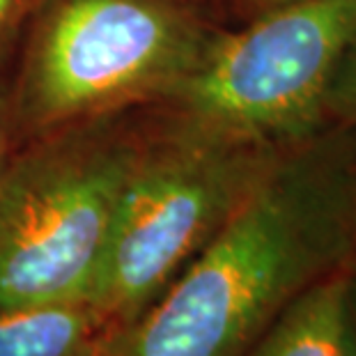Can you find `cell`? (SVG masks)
Here are the masks:
<instances>
[{"instance_id":"cell-1","label":"cell","mask_w":356,"mask_h":356,"mask_svg":"<svg viewBox=\"0 0 356 356\" xmlns=\"http://www.w3.org/2000/svg\"><path fill=\"white\" fill-rule=\"evenodd\" d=\"M356 131L278 159L230 221L97 356H244L301 292L356 255Z\"/></svg>"},{"instance_id":"cell-2","label":"cell","mask_w":356,"mask_h":356,"mask_svg":"<svg viewBox=\"0 0 356 356\" xmlns=\"http://www.w3.org/2000/svg\"><path fill=\"white\" fill-rule=\"evenodd\" d=\"M221 30L204 0H40L7 74L19 145L165 102Z\"/></svg>"},{"instance_id":"cell-3","label":"cell","mask_w":356,"mask_h":356,"mask_svg":"<svg viewBox=\"0 0 356 356\" xmlns=\"http://www.w3.org/2000/svg\"><path fill=\"white\" fill-rule=\"evenodd\" d=\"M290 147L230 138L147 106L88 297L106 329L152 304Z\"/></svg>"},{"instance_id":"cell-4","label":"cell","mask_w":356,"mask_h":356,"mask_svg":"<svg viewBox=\"0 0 356 356\" xmlns=\"http://www.w3.org/2000/svg\"><path fill=\"white\" fill-rule=\"evenodd\" d=\"M143 111L26 140L0 179V310L88 301Z\"/></svg>"},{"instance_id":"cell-5","label":"cell","mask_w":356,"mask_h":356,"mask_svg":"<svg viewBox=\"0 0 356 356\" xmlns=\"http://www.w3.org/2000/svg\"><path fill=\"white\" fill-rule=\"evenodd\" d=\"M356 35V0H292L223 26L156 108L230 138L297 145L327 129L324 97Z\"/></svg>"},{"instance_id":"cell-6","label":"cell","mask_w":356,"mask_h":356,"mask_svg":"<svg viewBox=\"0 0 356 356\" xmlns=\"http://www.w3.org/2000/svg\"><path fill=\"white\" fill-rule=\"evenodd\" d=\"M244 356H356L347 267L290 301Z\"/></svg>"},{"instance_id":"cell-7","label":"cell","mask_w":356,"mask_h":356,"mask_svg":"<svg viewBox=\"0 0 356 356\" xmlns=\"http://www.w3.org/2000/svg\"><path fill=\"white\" fill-rule=\"evenodd\" d=\"M104 331L88 301L0 310V356H97Z\"/></svg>"},{"instance_id":"cell-8","label":"cell","mask_w":356,"mask_h":356,"mask_svg":"<svg viewBox=\"0 0 356 356\" xmlns=\"http://www.w3.org/2000/svg\"><path fill=\"white\" fill-rule=\"evenodd\" d=\"M324 122L327 127L356 131V35L340 58L324 97Z\"/></svg>"},{"instance_id":"cell-9","label":"cell","mask_w":356,"mask_h":356,"mask_svg":"<svg viewBox=\"0 0 356 356\" xmlns=\"http://www.w3.org/2000/svg\"><path fill=\"white\" fill-rule=\"evenodd\" d=\"M40 0H0V67L17 49L21 33Z\"/></svg>"},{"instance_id":"cell-10","label":"cell","mask_w":356,"mask_h":356,"mask_svg":"<svg viewBox=\"0 0 356 356\" xmlns=\"http://www.w3.org/2000/svg\"><path fill=\"white\" fill-rule=\"evenodd\" d=\"M19 147L17 127H14L12 102H10V79L0 74V179H3L7 163Z\"/></svg>"},{"instance_id":"cell-11","label":"cell","mask_w":356,"mask_h":356,"mask_svg":"<svg viewBox=\"0 0 356 356\" xmlns=\"http://www.w3.org/2000/svg\"><path fill=\"white\" fill-rule=\"evenodd\" d=\"M285 3H292V0H214L211 7L216 14H221L223 26H234Z\"/></svg>"},{"instance_id":"cell-12","label":"cell","mask_w":356,"mask_h":356,"mask_svg":"<svg viewBox=\"0 0 356 356\" xmlns=\"http://www.w3.org/2000/svg\"><path fill=\"white\" fill-rule=\"evenodd\" d=\"M347 278H350V299H352V310H354V320H356V255H354V260L347 264Z\"/></svg>"},{"instance_id":"cell-13","label":"cell","mask_w":356,"mask_h":356,"mask_svg":"<svg viewBox=\"0 0 356 356\" xmlns=\"http://www.w3.org/2000/svg\"><path fill=\"white\" fill-rule=\"evenodd\" d=\"M204 3H209V5H211V3H214V0H204ZM211 10H214V7H211Z\"/></svg>"},{"instance_id":"cell-14","label":"cell","mask_w":356,"mask_h":356,"mask_svg":"<svg viewBox=\"0 0 356 356\" xmlns=\"http://www.w3.org/2000/svg\"><path fill=\"white\" fill-rule=\"evenodd\" d=\"M354 232H356V214H354Z\"/></svg>"}]
</instances>
